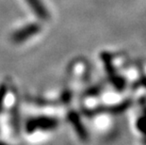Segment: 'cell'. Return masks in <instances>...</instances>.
Returning a JSON list of instances; mask_svg holds the SVG:
<instances>
[{"mask_svg":"<svg viewBox=\"0 0 146 145\" xmlns=\"http://www.w3.org/2000/svg\"><path fill=\"white\" fill-rule=\"evenodd\" d=\"M21 98L11 79L0 82V145H21Z\"/></svg>","mask_w":146,"mask_h":145,"instance_id":"1","label":"cell"}]
</instances>
